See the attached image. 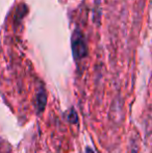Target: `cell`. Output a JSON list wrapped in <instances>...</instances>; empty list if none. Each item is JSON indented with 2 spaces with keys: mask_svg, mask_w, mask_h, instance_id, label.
Instances as JSON below:
<instances>
[{
  "mask_svg": "<svg viewBox=\"0 0 152 153\" xmlns=\"http://www.w3.org/2000/svg\"><path fill=\"white\" fill-rule=\"evenodd\" d=\"M46 102H47V96L46 93L44 91H41L38 93L37 98H36V107H37V113L41 114L46 107Z\"/></svg>",
  "mask_w": 152,
  "mask_h": 153,
  "instance_id": "7a4b0ae2",
  "label": "cell"
},
{
  "mask_svg": "<svg viewBox=\"0 0 152 153\" xmlns=\"http://www.w3.org/2000/svg\"><path fill=\"white\" fill-rule=\"evenodd\" d=\"M68 121L72 124H76L77 121H78V116H77V113L74 111V108H72L70 111V114L68 115Z\"/></svg>",
  "mask_w": 152,
  "mask_h": 153,
  "instance_id": "3957f363",
  "label": "cell"
},
{
  "mask_svg": "<svg viewBox=\"0 0 152 153\" xmlns=\"http://www.w3.org/2000/svg\"><path fill=\"white\" fill-rule=\"evenodd\" d=\"M72 51L76 59H81L87 55V45L80 31H75L72 36Z\"/></svg>",
  "mask_w": 152,
  "mask_h": 153,
  "instance_id": "6da1fadb",
  "label": "cell"
},
{
  "mask_svg": "<svg viewBox=\"0 0 152 153\" xmlns=\"http://www.w3.org/2000/svg\"><path fill=\"white\" fill-rule=\"evenodd\" d=\"M85 153H95V151L93 149H91L90 147H87L85 148Z\"/></svg>",
  "mask_w": 152,
  "mask_h": 153,
  "instance_id": "277c9868",
  "label": "cell"
}]
</instances>
